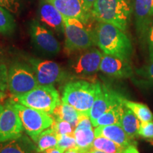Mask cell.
<instances>
[{
    "instance_id": "cell-26",
    "label": "cell",
    "mask_w": 153,
    "mask_h": 153,
    "mask_svg": "<svg viewBox=\"0 0 153 153\" xmlns=\"http://www.w3.org/2000/svg\"><path fill=\"white\" fill-rule=\"evenodd\" d=\"M124 148L104 137H95L91 150L102 151L106 153H123Z\"/></svg>"
},
{
    "instance_id": "cell-4",
    "label": "cell",
    "mask_w": 153,
    "mask_h": 153,
    "mask_svg": "<svg viewBox=\"0 0 153 153\" xmlns=\"http://www.w3.org/2000/svg\"><path fill=\"white\" fill-rule=\"evenodd\" d=\"M10 100L51 115L61 101L60 94L53 85H38L23 95L11 96Z\"/></svg>"
},
{
    "instance_id": "cell-15",
    "label": "cell",
    "mask_w": 153,
    "mask_h": 153,
    "mask_svg": "<svg viewBox=\"0 0 153 153\" xmlns=\"http://www.w3.org/2000/svg\"><path fill=\"white\" fill-rule=\"evenodd\" d=\"M51 2L63 17L79 19L87 24L92 18L91 11L86 8L84 0H48Z\"/></svg>"
},
{
    "instance_id": "cell-25",
    "label": "cell",
    "mask_w": 153,
    "mask_h": 153,
    "mask_svg": "<svg viewBox=\"0 0 153 153\" xmlns=\"http://www.w3.org/2000/svg\"><path fill=\"white\" fill-rule=\"evenodd\" d=\"M123 104L125 106L128 108L136 116L140 122H147L153 120V114L149 107L145 104L136 101L123 99Z\"/></svg>"
},
{
    "instance_id": "cell-16",
    "label": "cell",
    "mask_w": 153,
    "mask_h": 153,
    "mask_svg": "<svg viewBox=\"0 0 153 153\" xmlns=\"http://www.w3.org/2000/svg\"><path fill=\"white\" fill-rule=\"evenodd\" d=\"M41 21L59 33H64L63 16L60 11L48 0H41L38 7Z\"/></svg>"
},
{
    "instance_id": "cell-6",
    "label": "cell",
    "mask_w": 153,
    "mask_h": 153,
    "mask_svg": "<svg viewBox=\"0 0 153 153\" xmlns=\"http://www.w3.org/2000/svg\"><path fill=\"white\" fill-rule=\"evenodd\" d=\"M9 101L18 113L25 132L34 143L42 132L53 125L55 118L51 114L24 106L10 99Z\"/></svg>"
},
{
    "instance_id": "cell-12",
    "label": "cell",
    "mask_w": 153,
    "mask_h": 153,
    "mask_svg": "<svg viewBox=\"0 0 153 153\" xmlns=\"http://www.w3.org/2000/svg\"><path fill=\"white\" fill-rule=\"evenodd\" d=\"M124 99L123 96L117 91L104 84L97 82L96 98L89 111L91 123H93L99 116L114 105L123 102Z\"/></svg>"
},
{
    "instance_id": "cell-27",
    "label": "cell",
    "mask_w": 153,
    "mask_h": 153,
    "mask_svg": "<svg viewBox=\"0 0 153 153\" xmlns=\"http://www.w3.org/2000/svg\"><path fill=\"white\" fill-rule=\"evenodd\" d=\"M16 22L8 10L0 6V33L11 35L16 29Z\"/></svg>"
},
{
    "instance_id": "cell-5",
    "label": "cell",
    "mask_w": 153,
    "mask_h": 153,
    "mask_svg": "<svg viewBox=\"0 0 153 153\" xmlns=\"http://www.w3.org/2000/svg\"><path fill=\"white\" fill-rule=\"evenodd\" d=\"M64 23L65 51L67 53L79 52L95 45L93 31L86 27V24L74 18L63 17Z\"/></svg>"
},
{
    "instance_id": "cell-22",
    "label": "cell",
    "mask_w": 153,
    "mask_h": 153,
    "mask_svg": "<svg viewBox=\"0 0 153 153\" xmlns=\"http://www.w3.org/2000/svg\"><path fill=\"white\" fill-rule=\"evenodd\" d=\"M55 119L65 120L75 128L79 121L80 113L70 104L60 101L53 111V114Z\"/></svg>"
},
{
    "instance_id": "cell-18",
    "label": "cell",
    "mask_w": 153,
    "mask_h": 153,
    "mask_svg": "<svg viewBox=\"0 0 153 153\" xmlns=\"http://www.w3.org/2000/svg\"><path fill=\"white\" fill-rule=\"evenodd\" d=\"M36 145L32 139L23 134L17 138L0 143V153H34Z\"/></svg>"
},
{
    "instance_id": "cell-17",
    "label": "cell",
    "mask_w": 153,
    "mask_h": 153,
    "mask_svg": "<svg viewBox=\"0 0 153 153\" xmlns=\"http://www.w3.org/2000/svg\"><path fill=\"white\" fill-rule=\"evenodd\" d=\"M94 133L95 137L101 136L106 137L124 148L130 145H135L134 140L131 138L123 129V128L118 124L96 127Z\"/></svg>"
},
{
    "instance_id": "cell-31",
    "label": "cell",
    "mask_w": 153,
    "mask_h": 153,
    "mask_svg": "<svg viewBox=\"0 0 153 153\" xmlns=\"http://www.w3.org/2000/svg\"><path fill=\"white\" fill-rule=\"evenodd\" d=\"M23 0H0V6L13 14H17L22 7Z\"/></svg>"
},
{
    "instance_id": "cell-29",
    "label": "cell",
    "mask_w": 153,
    "mask_h": 153,
    "mask_svg": "<svg viewBox=\"0 0 153 153\" xmlns=\"http://www.w3.org/2000/svg\"><path fill=\"white\" fill-rule=\"evenodd\" d=\"M56 148L64 153L70 149L76 148V143L74 135H62L57 136Z\"/></svg>"
},
{
    "instance_id": "cell-33",
    "label": "cell",
    "mask_w": 153,
    "mask_h": 153,
    "mask_svg": "<svg viewBox=\"0 0 153 153\" xmlns=\"http://www.w3.org/2000/svg\"><path fill=\"white\" fill-rule=\"evenodd\" d=\"M145 43H147L149 53V60H153V20L147 32Z\"/></svg>"
},
{
    "instance_id": "cell-7",
    "label": "cell",
    "mask_w": 153,
    "mask_h": 153,
    "mask_svg": "<svg viewBox=\"0 0 153 153\" xmlns=\"http://www.w3.org/2000/svg\"><path fill=\"white\" fill-rule=\"evenodd\" d=\"M38 85L35 72L29 64L15 62L8 69V89L11 96L29 92Z\"/></svg>"
},
{
    "instance_id": "cell-8",
    "label": "cell",
    "mask_w": 153,
    "mask_h": 153,
    "mask_svg": "<svg viewBox=\"0 0 153 153\" xmlns=\"http://www.w3.org/2000/svg\"><path fill=\"white\" fill-rule=\"evenodd\" d=\"M29 34L33 48L41 55L52 57L60 53V44L54 34L37 20L30 22Z\"/></svg>"
},
{
    "instance_id": "cell-3",
    "label": "cell",
    "mask_w": 153,
    "mask_h": 153,
    "mask_svg": "<svg viewBox=\"0 0 153 153\" xmlns=\"http://www.w3.org/2000/svg\"><path fill=\"white\" fill-rule=\"evenodd\" d=\"M97 89V82L72 80L65 85L61 101L74 107L79 113L89 114L96 98Z\"/></svg>"
},
{
    "instance_id": "cell-36",
    "label": "cell",
    "mask_w": 153,
    "mask_h": 153,
    "mask_svg": "<svg viewBox=\"0 0 153 153\" xmlns=\"http://www.w3.org/2000/svg\"><path fill=\"white\" fill-rule=\"evenodd\" d=\"M40 153H63V152L61 150H59L58 148H57L56 147H54V148H49L48 149V150Z\"/></svg>"
},
{
    "instance_id": "cell-11",
    "label": "cell",
    "mask_w": 153,
    "mask_h": 153,
    "mask_svg": "<svg viewBox=\"0 0 153 153\" xmlns=\"http://www.w3.org/2000/svg\"><path fill=\"white\" fill-rule=\"evenodd\" d=\"M28 64L35 72L39 85H53L66 77V72L54 61L30 57Z\"/></svg>"
},
{
    "instance_id": "cell-1",
    "label": "cell",
    "mask_w": 153,
    "mask_h": 153,
    "mask_svg": "<svg viewBox=\"0 0 153 153\" xmlns=\"http://www.w3.org/2000/svg\"><path fill=\"white\" fill-rule=\"evenodd\" d=\"M95 45L103 53L130 61L133 45L128 36L114 25L98 22L93 30Z\"/></svg>"
},
{
    "instance_id": "cell-13",
    "label": "cell",
    "mask_w": 153,
    "mask_h": 153,
    "mask_svg": "<svg viewBox=\"0 0 153 153\" xmlns=\"http://www.w3.org/2000/svg\"><path fill=\"white\" fill-rule=\"evenodd\" d=\"M135 26L141 42H145L147 32L153 20V0H134Z\"/></svg>"
},
{
    "instance_id": "cell-30",
    "label": "cell",
    "mask_w": 153,
    "mask_h": 153,
    "mask_svg": "<svg viewBox=\"0 0 153 153\" xmlns=\"http://www.w3.org/2000/svg\"><path fill=\"white\" fill-rule=\"evenodd\" d=\"M138 135L153 145V120L141 122L138 129Z\"/></svg>"
},
{
    "instance_id": "cell-20",
    "label": "cell",
    "mask_w": 153,
    "mask_h": 153,
    "mask_svg": "<svg viewBox=\"0 0 153 153\" xmlns=\"http://www.w3.org/2000/svg\"><path fill=\"white\" fill-rule=\"evenodd\" d=\"M132 79L137 87L145 89H153V60H149L148 64L137 68Z\"/></svg>"
},
{
    "instance_id": "cell-34",
    "label": "cell",
    "mask_w": 153,
    "mask_h": 153,
    "mask_svg": "<svg viewBox=\"0 0 153 153\" xmlns=\"http://www.w3.org/2000/svg\"><path fill=\"white\" fill-rule=\"evenodd\" d=\"M123 153H140V152L137 149L135 145L132 144L125 148L123 150Z\"/></svg>"
},
{
    "instance_id": "cell-38",
    "label": "cell",
    "mask_w": 153,
    "mask_h": 153,
    "mask_svg": "<svg viewBox=\"0 0 153 153\" xmlns=\"http://www.w3.org/2000/svg\"><path fill=\"white\" fill-rule=\"evenodd\" d=\"M6 97H7V94H6V93L0 90V103L3 102V101H4V99H6Z\"/></svg>"
},
{
    "instance_id": "cell-35",
    "label": "cell",
    "mask_w": 153,
    "mask_h": 153,
    "mask_svg": "<svg viewBox=\"0 0 153 153\" xmlns=\"http://www.w3.org/2000/svg\"><path fill=\"white\" fill-rule=\"evenodd\" d=\"M97 0H84V2L86 6V8H87L89 11H91V9L92 8L94 4L95 3V1Z\"/></svg>"
},
{
    "instance_id": "cell-14",
    "label": "cell",
    "mask_w": 153,
    "mask_h": 153,
    "mask_svg": "<svg viewBox=\"0 0 153 153\" xmlns=\"http://www.w3.org/2000/svg\"><path fill=\"white\" fill-rule=\"evenodd\" d=\"M99 70L106 75L116 79L132 78L134 71L130 61L103 53Z\"/></svg>"
},
{
    "instance_id": "cell-21",
    "label": "cell",
    "mask_w": 153,
    "mask_h": 153,
    "mask_svg": "<svg viewBox=\"0 0 153 153\" xmlns=\"http://www.w3.org/2000/svg\"><path fill=\"white\" fill-rule=\"evenodd\" d=\"M74 135L76 147L84 152H89L91 150L92 144L95 138L93 127H79L74 128Z\"/></svg>"
},
{
    "instance_id": "cell-9",
    "label": "cell",
    "mask_w": 153,
    "mask_h": 153,
    "mask_svg": "<svg viewBox=\"0 0 153 153\" xmlns=\"http://www.w3.org/2000/svg\"><path fill=\"white\" fill-rule=\"evenodd\" d=\"M24 131L18 113L10 101L0 104V143L20 137Z\"/></svg>"
},
{
    "instance_id": "cell-10",
    "label": "cell",
    "mask_w": 153,
    "mask_h": 153,
    "mask_svg": "<svg viewBox=\"0 0 153 153\" xmlns=\"http://www.w3.org/2000/svg\"><path fill=\"white\" fill-rule=\"evenodd\" d=\"M80 52L70 62V70L82 77L94 76L99 71L103 53L94 47Z\"/></svg>"
},
{
    "instance_id": "cell-19",
    "label": "cell",
    "mask_w": 153,
    "mask_h": 153,
    "mask_svg": "<svg viewBox=\"0 0 153 153\" xmlns=\"http://www.w3.org/2000/svg\"><path fill=\"white\" fill-rule=\"evenodd\" d=\"M124 108L125 105L123 104V101L114 105L94 122L92 123L93 127L96 128L98 126L115 125V124L120 125Z\"/></svg>"
},
{
    "instance_id": "cell-2",
    "label": "cell",
    "mask_w": 153,
    "mask_h": 153,
    "mask_svg": "<svg viewBox=\"0 0 153 153\" xmlns=\"http://www.w3.org/2000/svg\"><path fill=\"white\" fill-rule=\"evenodd\" d=\"M132 11L128 0H97L91 14L97 22L112 24L125 32L131 22Z\"/></svg>"
},
{
    "instance_id": "cell-39",
    "label": "cell",
    "mask_w": 153,
    "mask_h": 153,
    "mask_svg": "<svg viewBox=\"0 0 153 153\" xmlns=\"http://www.w3.org/2000/svg\"><path fill=\"white\" fill-rule=\"evenodd\" d=\"M89 153H106V152H102V151L96 150H91L90 152H89Z\"/></svg>"
},
{
    "instance_id": "cell-37",
    "label": "cell",
    "mask_w": 153,
    "mask_h": 153,
    "mask_svg": "<svg viewBox=\"0 0 153 153\" xmlns=\"http://www.w3.org/2000/svg\"><path fill=\"white\" fill-rule=\"evenodd\" d=\"M64 153H89V152H84V151L79 150V149L76 147L75 148H72V149H70V150H67Z\"/></svg>"
},
{
    "instance_id": "cell-32",
    "label": "cell",
    "mask_w": 153,
    "mask_h": 153,
    "mask_svg": "<svg viewBox=\"0 0 153 153\" xmlns=\"http://www.w3.org/2000/svg\"><path fill=\"white\" fill-rule=\"evenodd\" d=\"M8 89V69L4 63L0 62V90L6 92Z\"/></svg>"
},
{
    "instance_id": "cell-24",
    "label": "cell",
    "mask_w": 153,
    "mask_h": 153,
    "mask_svg": "<svg viewBox=\"0 0 153 153\" xmlns=\"http://www.w3.org/2000/svg\"><path fill=\"white\" fill-rule=\"evenodd\" d=\"M35 144L36 152H42L48 149L56 147L57 144V135L51 127L48 128L38 135Z\"/></svg>"
},
{
    "instance_id": "cell-28",
    "label": "cell",
    "mask_w": 153,
    "mask_h": 153,
    "mask_svg": "<svg viewBox=\"0 0 153 153\" xmlns=\"http://www.w3.org/2000/svg\"><path fill=\"white\" fill-rule=\"evenodd\" d=\"M57 134V135H74V128L71 124L65 120L55 119L53 122V125L51 126Z\"/></svg>"
},
{
    "instance_id": "cell-23",
    "label": "cell",
    "mask_w": 153,
    "mask_h": 153,
    "mask_svg": "<svg viewBox=\"0 0 153 153\" xmlns=\"http://www.w3.org/2000/svg\"><path fill=\"white\" fill-rule=\"evenodd\" d=\"M140 123L132 111L125 106L120 125L131 138L134 140L139 136L138 129Z\"/></svg>"
}]
</instances>
